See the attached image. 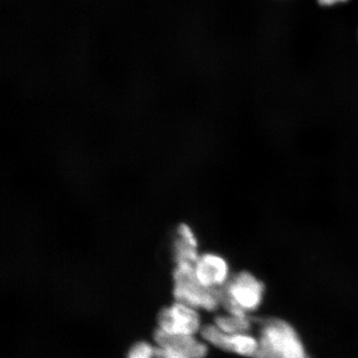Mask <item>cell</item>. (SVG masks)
<instances>
[{
  "instance_id": "6da1fadb",
  "label": "cell",
  "mask_w": 358,
  "mask_h": 358,
  "mask_svg": "<svg viewBox=\"0 0 358 358\" xmlns=\"http://www.w3.org/2000/svg\"><path fill=\"white\" fill-rule=\"evenodd\" d=\"M255 358H310L296 331L280 319L263 320Z\"/></svg>"
},
{
  "instance_id": "7a4b0ae2",
  "label": "cell",
  "mask_w": 358,
  "mask_h": 358,
  "mask_svg": "<svg viewBox=\"0 0 358 358\" xmlns=\"http://www.w3.org/2000/svg\"><path fill=\"white\" fill-rule=\"evenodd\" d=\"M265 285L249 271H241L219 288L221 306L237 316H248L257 311L263 301Z\"/></svg>"
},
{
  "instance_id": "3957f363",
  "label": "cell",
  "mask_w": 358,
  "mask_h": 358,
  "mask_svg": "<svg viewBox=\"0 0 358 358\" xmlns=\"http://www.w3.org/2000/svg\"><path fill=\"white\" fill-rule=\"evenodd\" d=\"M173 295L177 302L209 312L217 310L221 306L219 288L205 287L196 279L194 265L176 264L173 271Z\"/></svg>"
},
{
  "instance_id": "277c9868",
  "label": "cell",
  "mask_w": 358,
  "mask_h": 358,
  "mask_svg": "<svg viewBox=\"0 0 358 358\" xmlns=\"http://www.w3.org/2000/svg\"><path fill=\"white\" fill-rule=\"evenodd\" d=\"M155 358H205L208 348L194 336L170 334L159 329L154 334Z\"/></svg>"
},
{
  "instance_id": "5b68a950",
  "label": "cell",
  "mask_w": 358,
  "mask_h": 358,
  "mask_svg": "<svg viewBox=\"0 0 358 358\" xmlns=\"http://www.w3.org/2000/svg\"><path fill=\"white\" fill-rule=\"evenodd\" d=\"M196 310L180 302L164 308L159 313V329L170 334L194 336L201 329V317Z\"/></svg>"
},
{
  "instance_id": "8992f818",
  "label": "cell",
  "mask_w": 358,
  "mask_h": 358,
  "mask_svg": "<svg viewBox=\"0 0 358 358\" xmlns=\"http://www.w3.org/2000/svg\"><path fill=\"white\" fill-rule=\"evenodd\" d=\"M201 335L214 347L237 355L255 358L259 350V339L250 334H226L216 325L208 324L201 328Z\"/></svg>"
},
{
  "instance_id": "52a82bcc",
  "label": "cell",
  "mask_w": 358,
  "mask_h": 358,
  "mask_svg": "<svg viewBox=\"0 0 358 358\" xmlns=\"http://www.w3.org/2000/svg\"><path fill=\"white\" fill-rule=\"evenodd\" d=\"M194 271L196 279L209 289L221 288L231 278L229 263L216 252L201 253L195 263Z\"/></svg>"
},
{
  "instance_id": "ba28073f",
  "label": "cell",
  "mask_w": 358,
  "mask_h": 358,
  "mask_svg": "<svg viewBox=\"0 0 358 358\" xmlns=\"http://www.w3.org/2000/svg\"><path fill=\"white\" fill-rule=\"evenodd\" d=\"M199 245V238L194 227L187 223L181 224L177 228L173 244L174 262L195 265L201 255Z\"/></svg>"
},
{
  "instance_id": "9c48e42d",
  "label": "cell",
  "mask_w": 358,
  "mask_h": 358,
  "mask_svg": "<svg viewBox=\"0 0 358 358\" xmlns=\"http://www.w3.org/2000/svg\"><path fill=\"white\" fill-rule=\"evenodd\" d=\"M215 325L226 334H249L252 329V321L248 316H237L229 313L228 315L217 316L215 319Z\"/></svg>"
},
{
  "instance_id": "30bf717a",
  "label": "cell",
  "mask_w": 358,
  "mask_h": 358,
  "mask_svg": "<svg viewBox=\"0 0 358 358\" xmlns=\"http://www.w3.org/2000/svg\"><path fill=\"white\" fill-rule=\"evenodd\" d=\"M127 358H155V348L145 342L137 343L129 351Z\"/></svg>"
},
{
  "instance_id": "8fae6325",
  "label": "cell",
  "mask_w": 358,
  "mask_h": 358,
  "mask_svg": "<svg viewBox=\"0 0 358 358\" xmlns=\"http://www.w3.org/2000/svg\"><path fill=\"white\" fill-rule=\"evenodd\" d=\"M348 0H317L321 6H334L336 3L346 2Z\"/></svg>"
}]
</instances>
